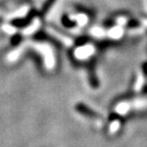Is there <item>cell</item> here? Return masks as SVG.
<instances>
[{
  "label": "cell",
  "instance_id": "obj_12",
  "mask_svg": "<svg viewBox=\"0 0 147 147\" xmlns=\"http://www.w3.org/2000/svg\"><path fill=\"white\" fill-rule=\"evenodd\" d=\"M54 1H55V0H47V1H46V3L44 4V6H43V11H46L47 9H49V7H50L51 5L54 3Z\"/></svg>",
  "mask_w": 147,
  "mask_h": 147
},
{
  "label": "cell",
  "instance_id": "obj_2",
  "mask_svg": "<svg viewBox=\"0 0 147 147\" xmlns=\"http://www.w3.org/2000/svg\"><path fill=\"white\" fill-rule=\"evenodd\" d=\"M94 52V47L92 45H86L80 47L76 50L75 55L77 56V58H80V59H85L88 56H91Z\"/></svg>",
  "mask_w": 147,
  "mask_h": 147
},
{
  "label": "cell",
  "instance_id": "obj_11",
  "mask_svg": "<svg viewBox=\"0 0 147 147\" xmlns=\"http://www.w3.org/2000/svg\"><path fill=\"white\" fill-rule=\"evenodd\" d=\"M119 121H115V122H113V123H111V125H110V128H109L110 132H111V133H115V132H117V130L119 129Z\"/></svg>",
  "mask_w": 147,
  "mask_h": 147
},
{
  "label": "cell",
  "instance_id": "obj_10",
  "mask_svg": "<svg viewBox=\"0 0 147 147\" xmlns=\"http://www.w3.org/2000/svg\"><path fill=\"white\" fill-rule=\"evenodd\" d=\"M92 34L94 35V36L98 37V38H100V37H102L103 35H105L106 33L104 32V31L101 30L100 28H95V29H93V30H92Z\"/></svg>",
  "mask_w": 147,
  "mask_h": 147
},
{
  "label": "cell",
  "instance_id": "obj_6",
  "mask_svg": "<svg viewBox=\"0 0 147 147\" xmlns=\"http://www.w3.org/2000/svg\"><path fill=\"white\" fill-rule=\"evenodd\" d=\"M23 49H24V46H21V47L18 48L16 50L12 51V52L7 56V59H8L9 61H14L16 59H18V56L21 55L22 52H23Z\"/></svg>",
  "mask_w": 147,
  "mask_h": 147
},
{
  "label": "cell",
  "instance_id": "obj_3",
  "mask_svg": "<svg viewBox=\"0 0 147 147\" xmlns=\"http://www.w3.org/2000/svg\"><path fill=\"white\" fill-rule=\"evenodd\" d=\"M40 26V21L38 20V18H36L34 22H33V24H31L30 26L28 28H26L25 30L23 31V34L24 35H30V34H33V33L35 32V31L39 28Z\"/></svg>",
  "mask_w": 147,
  "mask_h": 147
},
{
  "label": "cell",
  "instance_id": "obj_9",
  "mask_svg": "<svg viewBox=\"0 0 147 147\" xmlns=\"http://www.w3.org/2000/svg\"><path fill=\"white\" fill-rule=\"evenodd\" d=\"M75 20L78 22V24L80 26H84L88 22V18H87V16H86L85 14H79V16H76Z\"/></svg>",
  "mask_w": 147,
  "mask_h": 147
},
{
  "label": "cell",
  "instance_id": "obj_8",
  "mask_svg": "<svg viewBox=\"0 0 147 147\" xmlns=\"http://www.w3.org/2000/svg\"><path fill=\"white\" fill-rule=\"evenodd\" d=\"M28 11H29V7L28 6L22 7V8L18 9V11L13 12V13L10 16V18H23V16H25L26 14L28 13Z\"/></svg>",
  "mask_w": 147,
  "mask_h": 147
},
{
  "label": "cell",
  "instance_id": "obj_7",
  "mask_svg": "<svg viewBox=\"0 0 147 147\" xmlns=\"http://www.w3.org/2000/svg\"><path fill=\"white\" fill-rule=\"evenodd\" d=\"M122 34H123V31H122V29H121V27H115L108 32V35H109L111 38H115V39L119 38Z\"/></svg>",
  "mask_w": 147,
  "mask_h": 147
},
{
  "label": "cell",
  "instance_id": "obj_1",
  "mask_svg": "<svg viewBox=\"0 0 147 147\" xmlns=\"http://www.w3.org/2000/svg\"><path fill=\"white\" fill-rule=\"evenodd\" d=\"M33 46H34L37 51H39L40 53H42V55H43L44 57V63H45L46 69H52L55 64V58L50 46L45 43H34Z\"/></svg>",
  "mask_w": 147,
  "mask_h": 147
},
{
  "label": "cell",
  "instance_id": "obj_5",
  "mask_svg": "<svg viewBox=\"0 0 147 147\" xmlns=\"http://www.w3.org/2000/svg\"><path fill=\"white\" fill-rule=\"evenodd\" d=\"M77 109H78L80 113H84V115H88V117H96V113H94L91 109H89L88 107H86L85 105H81V104H79V105L77 106Z\"/></svg>",
  "mask_w": 147,
  "mask_h": 147
},
{
  "label": "cell",
  "instance_id": "obj_13",
  "mask_svg": "<svg viewBox=\"0 0 147 147\" xmlns=\"http://www.w3.org/2000/svg\"><path fill=\"white\" fill-rule=\"evenodd\" d=\"M3 30L6 31L8 34H13V33L16 32V29H14V28H12V27H10L9 25H5V27L3 28Z\"/></svg>",
  "mask_w": 147,
  "mask_h": 147
},
{
  "label": "cell",
  "instance_id": "obj_4",
  "mask_svg": "<svg viewBox=\"0 0 147 147\" xmlns=\"http://www.w3.org/2000/svg\"><path fill=\"white\" fill-rule=\"evenodd\" d=\"M48 31L50 32V34H52L54 37H56V38H59V39L62 40V42H63L64 44H67V46L71 45V40L69 39V37L67 36H62L61 34H60L59 32H57V31L53 30V29H48Z\"/></svg>",
  "mask_w": 147,
  "mask_h": 147
}]
</instances>
